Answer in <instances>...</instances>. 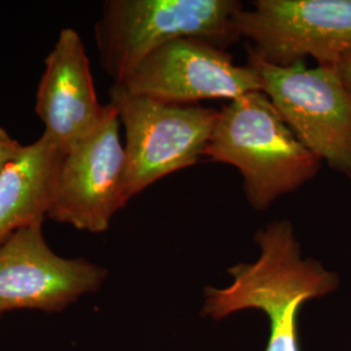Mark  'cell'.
I'll list each match as a JSON object with an SVG mask.
<instances>
[{"label":"cell","mask_w":351,"mask_h":351,"mask_svg":"<svg viewBox=\"0 0 351 351\" xmlns=\"http://www.w3.org/2000/svg\"><path fill=\"white\" fill-rule=\"evenodd\" d=\"M237 0H108L94 26L101 69L123 85L154 51L180 38H199L226 50L239 37Z\"/></svg>","instance_id":"3957f363"},{"label":"cell","mask_w":351,"mask_h":351,"mask_svg":"<svg viewBox=\"0 0 351 351\" xmlns=\"http://www.w3.org/2000/svg\"><path fill=\"white\" fill-rule=\"evenodd\" d=\"M42 224L19 229L0 246V317L16 310L62 311L108 276L99 264L56 254Z\"/></svg>","instance_id":"9c48e42d"},{"label":"cell","mask_w":351,"mask_h":351,"mask_svg":"<svg viewBox=\"0 0 351 351\" xmlns=\"http://www.w3.org/2000/svg\"><path fill=\"white\" fill-rule=\"evenodd\" d=\"M104 110L85 45L75 29L65 27L45 60L38 85L36 112L45 134L66 154L97 129Z\"/></svg>","instance_id":"30bf717a"},{"label":"cell","mask_w":351,"mask_h":351,"mask_svg":"<svg viewBox=\"0 0 351 351\" xmlns=\"http://www.w3.org/2000/svg\"><path fill=\"white\" fill-rule=\"evenodd\" d=\"M24 145L12 138L7 130L0 128V173L24 152Z\"/></svg>","instance_id":"7c38bea8"},{"label":"cell","mask_w":351,"mask_h":351,"mask_svg":"<svg viewBox=\"0 0 351 351\" xmlns=\"http://www.w3.org/2000/svg\"><path fill=\"white\" fill-rule=\"evenodd\" d=\"M120 125L119 113L108 103L97 129L64 154L50 219L103 233L114 213L125 207V149Z\"/></svg>","instance_id":"52a82bcc"},{"label":"cell","mask_w":351,"mask_h":351,"mask_svg":"<svg viewBox=\"0 0 351 351\" xmlns=\"http://www.w3.org/2000/svg\"><path fill=\"white\" fill-rule=\"evenodd\" d=\"M261 254L252 263L228 269L226 288L204 289L203 314L223 320L243 310H261L269 317L265 351H298L297 314L304 302L326 297L339 288V276L313 258L302 256L294 226L275 220L255 234Z\"/></svg>","instance_id":"6da1fadb"},{"label":"cell","mask_w":351,"mask_h":351,"mask_svg":"<svg viewBox=\"0 0 351 351\" xmlns=\"http://www.w3.org/2000/svg\"><path fill=\"white\" fill-rule=\"evenodd\" d=\"M336 68L339 71V77H341L345 88L350 93L351 95V52L345 53L339 59L336 64Z\"/></svg>","instance_id":"4fadbf2b"},{"label":"cell","mask_w":351,"mask_h":351,"mask_svg":"<svg viewBox=\"0 0 351 351\" xmlns=\"http://www.w3.org/2000/svg\"><path fill=\"white\" fill-rule=\"evenodd\" d=\"M203 158L236 167L246 199L256 211L298 190L322 167L263 91L245 94L219 111Z\"/></svg>","instance_id":"7a4b0ae2"},{"label":"cell","mask_w":351,"mask_h":351,"mask_svg":"<svg viewBox=\"0 0 351 351\" xmlns=\"http://www.w3.org/2000/svg\"><path fill=\"white\" fill-rule=\"evenodd\" d=\"M233 24L249 50L278 66L307 58L336 65L351 52V0H256Z\"/></svg>","instance_id":"8992f818"},{"label":"cell","mask_w":351,"mask_h":351,"mask_svg":"<svg viewBox=\"0 0 351 351\" xmlns=\"http://www.w3.org/2000/svg\"><path fill=\"white\" fill-rule=\"evenodd\" d=\"M64 154L45 133L0 173V246L49 215Z\"/></svg>","instance_id":"8fae6325"},{"label":"cell","mask_w":351,"mask_h":351,"mask_svg":"<svg viewBox=\"0 0 351 351\" xmlns=\"http://www.w3.org/2000/svg\"><path fill=\"white\" fill-rule=\"evenodd\" d=\"M110 104L125 129L126 202L165 176L198 163L211 138L219 111L172 104L110 88Z\"/></svg>","instance_id":"277c9868"},{"label":"cell","mask_w":351,"mask_h":351,"mask_svg":"<svg viewBox=\"0 0 351 351\" xmlns=\"http://www.w3.org/2000/svg\"><path fill=\"white\" fill-rule=\"evenodd\" d=\"M120 86L156 101L193 104L234 101L262 91V81L249 64H234L226 50L199 38H180L154 51Z\"/></svg>","instance_id":"ba28073f"},{"label":"cell","mask_w":351,"mask_h":351,"mask_svg":"<svg viewBox=\"0 0 351 351\" xmlns=\"http://www.w3.org/2000/svg\"><path fill=\"white\" fill-rule=\"evenodd\" d=\"M246 50L262 91L297 138L322 162L351 176V95L336 65L278 66Z\"/></svg>","instance_id":"5b68a950"},{"label":"cell","mask_w":351,"mask_h":351,"mask_svg":"<svg viewBox=\"0 0 351 351\" xmlns=\"http://www.w3.org/2000/svg\"><path fill=\"white\" fill-rule=\"evenodd\" d=\"M350 177H351V176H350Z\"/></svg>","instance_id":"5bb4252c"}]
</instances>
